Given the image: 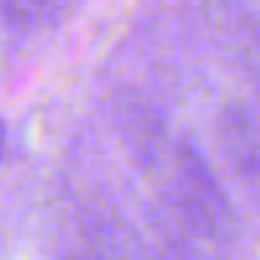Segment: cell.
<instances>
[{
  "label": "cell",
  "mask_w": 260,
  "mask_h": 260,
  "mask_svg": "<svg viewBox=\"0 0 260 260\" xmlns=\"http://www.w3.org/2000/svg\"><path fill=\"white\" fill-rule=\"evenodd\" d=\"M215 140L232 176L260 215V112L246 101L226 98L215 115Z\"/></svg>",
  "instance_id": "4"
},
{
  "label": "cell",
  "mask_w": 260,
  "mask_h": 260,
  "mask_svg": "<svg viewBox=\"0 0 260 260\" xmlns=\"http://www.w3.org/2000/svg\"><path fill=\"white\" fill-rule=\"evenodd\" d=\"M204 23L260 112V14L246 0H207Z\"/></svg>",
  "instance_id": "2"
},
{
  "label": "cell",
  "mask_w": 260,
  "mask_h": 260,
  "mask_svg": "<svg viewBox=\"0 0 260 260\" xmlns=\"http://www.w3.org/2000/svg\"><path fill=\"white\" fill-rule=\"evenodd\" d=\"M0 151H3V148H0Z\"/></svg>",
  "instance_id": "9"
},
{
  "label": "cell",
  "mask_w": 260,
  "mask_h": 260,
  "mask_svg": "<svg viewBox=\"0 0 260 260\" xmlns=\"http://www.w3.org/2000/svg\"><path fill=\"white\" fill-rule=\"evenodd\" d=\"M64 9L68 0H0V17L14 31H42L56 23Z\"/></svg>",
  "instance_id": "6"
},
{
  "label": "cell",
  "mask_w": 260,
  "mask_h": 260,
  "mask_svg": "<svg viewBox=\"0 0 260 260\" xmlns=\"http://www.w3.org/2000/svg\"><path fill=\"white\" fill-rule=\"evenodd\" d=\"M112 118L126 154L143 176H151L168 157L176 135H171L168 120L143 92L123 87L112 98Z\"/></svg>",
  "instance_id": "3"
},
{
  "label": "cell",
  "mask_w": 260,
  "mask_h": 260,
  "mask_svg": "<svg viewBox=\"0 0 260 260\" xmlns=\"http://www.w3.org/2000/svg\"><path fill=\"white\" fill-rule=\"evenodd\" d=\"M0 148H3V123H0Z\"/></svg>",
  "instance_id": "8"
},
{
  "label": "cell",
  "mask_w": 260,
  "mask_h": 260,
  "mask_svg": "<svg viewBox=\"0 0 260 260\" xmlns=\"http://www.w3.org/2000/svg\"><path fill=\"white\" fill-rule=\"evenodd\" d=\"M151 226L171 260H232L235 204L196 140L179 135L151 176Z\"/></svg>",
  "instance_id": "1"
},
{
  "label": "cell",
  "mask_w": 260,
  "mask_h": 260,
  "mask_svg": "<svg viewBox=\"0 0 260 260\" xmlns=\"http://www.w3.org/2000/svg\"><path fill=\"white\" fill-rule=\"evenodd\" d=\"M64 260H107V257H104V254L90 243V249H87V252H76V254H70V257H64Z\"/></svg>",
  "instance_id": "7"
},
{
  "label": "cell",
  "mask_w": 260,
  "mask_h": 260,
  "mask_svg": "<svg viewBox=\"0 0 260 260\" xmlns=\"http://www.w3.org/2000/svg\"><path fill=\"white\" fill-rule=\"evenodd\" d=\"M87 232L90 243L107 260H171L159 246L146 241L135 226L112 213H95Z\"/></svg>",
  "instance_id": "5"
}]
</instances>
